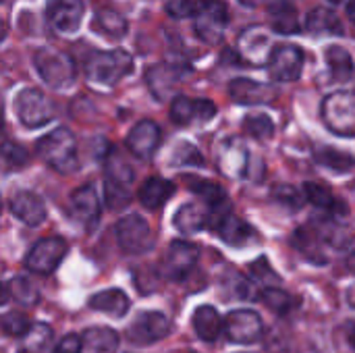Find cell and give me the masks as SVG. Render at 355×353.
Listing matches in <instances>:
<instances>
[{
	"instance_id": "6da1fadb",
	"label": "cell",
	"mask_w": 355,
	"mask_h": 353,
	"mask_svg": "<svg viewBox=\"0 0 355 353\" xmlns=\"http://www.w3.org/2000/svg\"><path fill=\"white\" fill-rule=\"evenodd\" d=\"M83 71L87 81L96 83V85H106L112 87L116 85L123 77H127L133 71V56L123 50H94L85 62H83Z\"/></svg>"
},
{
	"instance_id": "7a4b0ae2",
	"label": "cell",
	"mask_w": 355,
	"mask_h": 353,
	"mask_svg": "<svg viewBox=\"0 0 355 353\" xmlns=\"http://www.w3.org/2000/svg\"><path fill=\"white\" fill-rule=\"evenodd\" d=\"M37 156L56 173L71 175L79 169L77 156V139L67 127H56L48 135H44L35 146Z\"/></svg>"
},
{
	"instance_id": "3957f363",
	"label": "cell",
	"mask_w": 355,
	"mask_h": 353,
	"mask_svg": "<svg viewBox=\"0 0 355 353\" xmlns=\"http://www.w3.org/2000/svg\"><path fill=\"white\" fill-rule=\"evenodd\" d=\"M33 67H35L37 75L42 77V81L54 89H64V87L73 85L75 77H77L75 60L67 52L50 48V46H42L35 50Z\"/></svg>"
},
{
	"instance_id": "277c9868",
	"label": "cell",
	"mask_w": 355,
	"mask_h": 353,
	"mask_svg": "<svg viewBox=\"0 0 355 353\" xmlns=\"http://www.w3.org/2000/svg\"><path fill=\"white\" fill-rule=\"evenodd\" d=\"M106 177H104V202L110 210L125 208L133 198V169L116 154H106Z\"/></svg>"
},
{
	"instance_id": "5b68a950",
	"label": "cell",
	"mask_w": 355,
	"mask_h": 353,
	"mask_svg": "<svg viewBox=\"0 0 355 353\" xmlns=\"http://www.w3.org/2000/svg\"><path fill=\"white\" fill-rule=\"evenodd\" d=\"M320 117L339 137H355V92H333L322 100Z\"/></svg>"
},
{
	"instance_id": "8992f818",
	"label": "cell",
	"mask_w": 355,
	"mask_h": 353,
	"mask_svg": "<svg viewBox=\"0 0 355 353\" xmlns=\"http://www.w3.org/2000/svg\"><path fill=\"white\" fill-rule=\"evenodd\" d=\"M231 15L229 6L223 0H198V8L193 15V29L198 37L204 44H220L227 27H229Z\"/></svg>"
},
{
	"instance_id": "52a82bcc",
	"label": "cell",
	"mask_w": 355,
	"mask_h": 353,
	"mask_svg": "<svg viewBox=\"0 0 355 353\" xmlns=\"http://www.w3.org/2000/svg\"><path fill=\"white\" fill-rule=\"evenodd\" d=\"M210 231H214L225 243L233 246V248H245L250 243H256L258 241V233L254 231V227H250L245 221H241L231 204H223L218 208H210V225H208Z\"/></svg>"
},
{
	"instance_id": "ba28073f",
	"label": "cell",
	"mask_w": 355,
	"mask_h": 353,
	"mask_svg": "<svg viewBox=\"0 0 355 353\" xmlns=\"http://www.w3.org/2000/svg\"><path fill=\"white\" fill-rule=\"evenodd\" d=\"M272 50H275V42L268 25H248L237 35L235 54L245 64H254V67L268 64Z\"/></svg>"
},
{
	"instance_id": "9c48e42d",
	"label": "cell",
	"mask_w": 355,
	"mask_h": 353,
	"mask_svg": "<svg viewBox=\"0 0 355 353\" xmlns=\"http://www.w3.org/2000/svg\"><path fill=\"white\" fill-rule=\"evenodd\" d=\"M114 233H116V243L125 254L141 256L156 248V235L152 227L146 223V218H141L139 214L123 216L116 223Z\"/></svg>"
},
{
	"instance_id": "30bf717a",
	"label": "cell",
	"mask_w": 355,
	"mask_h": 353,
	"mask_svg": "<svg viewBox=\"0 0 355 353\" xmlns=\"http://www.w3.org/2000/svg\"><path fill=\"white\" fill-rule=\"evenodd\" d=\"M15 112L27 129H40L54 119V104L42 89L23 87L15 98Z\"/></svg>"
},
{
	"instance_id": "8fae6325",
	"label": "cell",
	"mask_w": 355,
	"mask_h": 353,
	"mask_svg": "<svg viewBox=\"0 0 355 353\" xmlns=\"http://www.w3.org/2000/svg\"><path fill=\"white\" fill-rule=\"evenodd\" d=\"M216 162L220 173L231 179H256L254 177V158L250 148L241 137H229L218 146Z\"/></svg>"
},
{
	"instance_id": "7c38bea8",
	"label": "cell",
	"mask_w": 355,
	"mask_h": 353,
	"mask_svg": "<svg viewBox=\"0 0 355 353\" xmlns=\"http://www.w3.org/2000/svg\"><path fill=\"white\" fill-rule=\"evenodd\" d=\"M69 243L62 237H44L25 256V268L35 275H52L64 260Z\"/></svg>"
},
{
	"instance_id": "4fadbf2b",
	"label": "cell",
	"mask_w": 355,
	"mask_h": 353,
	"mask_svg": "<svg viewBox=\"0 0 355 353\" xmlns=\"http://www.w3.org/2000/svg\"><path fill=\"white\" fill-rule=\"evenodd\" d=\"M173 331V322L162 312H141L137 318L129 325L127 337L133 345H152L156 341H162Z\"/></svg>"
},
{
	"instance_id": "5bb4252c",
	"label": "cell",
	"mask_w": 355,
	"mask_h": 353,
	"mask_svg": "<svg viewBox=\"0 0 355 353\" xmlns=\"http://www.w3.org/2000/svg\"><path fill=\"white\" fill-rule=\"evenodd\" d=\"M200 260V250L189 241H173L162 258V275L168 281H185Z\"/></svg>"
},
{
	"instance_id": "9a60e30c",
	"label": "cell",
	"mask_w": 355,
	"mask_h": 353,
	"mask_svg": "<svg viewBox=\"0 0 355 353\" xmlns=\"http://www.w3.org/2000/svg\"><path fill=\"white\" fill-rule=\"evenodd\" d=\"M225 335L231 343L252 345V343H258L262 339L264 322L252 310H233L225 318Z\"/></svg>"
},
{
	"instance_id": "2e32d148",
	"label": "cell",
	"mask_w": 355,
	"mask_h": 353,
	"mask_svg": "<svg viewBox=\"0 0 355 353\" xmlns=\"http://www.w3.org/2000/svg\"><path fill=\"white\" fill-rule=\"evenodd\" d=\"M304 50L293 46V44H277L272 54H270V60H268V73L275 81H295L302 77V71H304Z\"/></svg>"
},
{
	"instance_id": "e0dca14e",
	"label": "cell",
	"mask_w": 355,
	"mask_h": 353,
	"mask_svg": "<svg viewBox=\"0 0 355 353\" xmlns=\"http://www.w3.org/2000/svg\"><path fill=\"white\" fill-rule=\"evenodd\" d=\"M216 104L210 100H193L189 96L177 94L171 100V119L175 125L187 127L196 123H208L216 117Z\"/></svg>"
},
{
	"instance_id": "ac0fdd59",
	"label": "cell",
	"mask_w": 355,
	"mask_h": 353,
	"mask_svg": "<svg viewBox=\"0 0 355 353\" xmlns=\"http://www.w3.org/2000/svg\"><path fill=\"white\" fill-rule=\"evenodd\" d=\"M83 0H48L46 21L56 33H75L83 21Z\"/></svg>"
},
{
	"instance_id": "d6986e66",
	"label": "cell",
	"mask_w": 355,
	"mask_h": 353,
	"mask_svg": "<svg viewBox=\"0 0 355 353\" xmlns=\"http://www.w3.org/2000/svg\"><path fill=\"white\" fill-rule=\"evenodd\" d=\"M69 212L75 221H79L83 227H94L100 221V196L92 183H85L71 191L69 196Z\"/></svg>"
},
{
	"instance_id": "ffe728a7",
	"label": "cell",
	"mask_w": 355,
	"mask_h": 353,
	"mask_svg": "<svg viewBox=\"0 0 355 353\" xmlns=\"http://www.w3.org/2000/svg\"><path fill=\"white\" fill-rule=\"evenodd\" d=\"M162 141V133H160V127L150 121V119H144L139 123L133 125V129L129 131L127 135V148L133 156L141 158V160H150L158 146Z\"/></svg>"
},
{
	"instance_id": "44dd1931",
	"label": "cell",
	"mask_w": 355,
	"mask_h": 353,
	"mask_svg": "<svg viewBox=\"0 0 355 353\" xmlns=\"http://www.w3.org/2000/svg\"><path fill=\"white\" fill-rule=\"evenodd\" d=\"M229 96L237 104L260 106V104H270L277 98V89L248 77H237L229 83Z\"/></svg>"
},
{
	"instance_id": "7402d4cb",
	"label": "cell",
	"mask_w": 355,
	"mask_h": 353,
	"mask_svg": "<svg viewBox=\"0 0 355 353\" xmlns=\"http://www.w3.org/2000/svg\"><path fill=\"white\" fill-rule=\"evenodd\" d=\"M8 206H10V212H12L21 223H25L27 227H40V225H44V221H46V216H48L44 200H42L37 193L29 191V189H19V191H15V193L10 196Z\"/></svg>"
},
{
	"instance_id": "603a6c76",
	"label": "cell",
	"mask_w": 355,
	"mask_h": 353,
	"mask_svg": "<svg viewBox=\"0 0 355 353\" xmlns=\"http://www.w3.org/2000/svg\"><path fill=\"white\" fill-rule=\"evenodd\" d=\"M181 77H183L181 69L175 67L173 62H156L146 71V83L154 94V98L160 102H164L168 96L175 94Z\"/></svg>"
},
{
	"instance_id": "cb8c5ba5",
	"label": "cell",
	"mask_w": 355,
	"mask_h": 353,
	"mask_svg": "<svg viewBox=\"0 0 355 353\" xmlns=\"http://www.w3.org/2000/svg\"><path fill=\"white\" fill-rule=\"evenodd\" d=\"M173 225L181 235H193L200 233L202 229H208L210 225V208L202 202H191L181 206L175 216H173Z\"/></svg>"
},
{
	"instance_id": "d4e9b609",
	"label": "cell",
	"mask_w": 355,
	"mask_h": 353,
	"mask_svg": "<svg viewBox=\"0 0 355 353\" xmlns=\"http://www.w3.org/2000/svg\"><path fill=\"white\" fill-rule=\"evenodd\" d=\"M177 187L173 181L168 179H162V177H150L146 179V183L139 187L137 191V198H139V204L148 210H158L162 208L173 196H175Z\"/></svg>"
},
{
	"instance_id": "484cf974",
	"label": "cell",
	"mask_w": 355,
	"mask_h": 353,
	"mask_svg": "<svg viewBox=\"0 0 355 353\" xmlns=\"http://www.w3.org/2000/svg\"><path fill=\"white\" fill-rule=\"evenodd\" d=\"M304 193H306V200H308L314 208L327 212L331 218H341V216L347 214V206H345L329 187H324V185H320V183H312V181L306 183V185H304Z\"/></svg>"
},
{
	"instance_id": "4316f807",
	"label": "cell",
	"mask_w": 355,
	"mask_h": 353,
	"mask_svg": "<svg viewBox=\"0 0 355 353\" xmlns=\"http://www.w3.org/2000/svg\"><path fill=\"white\" fill-rule=\"evenodd\" d=\"M293 248L308 258L310 262L316 264H324L327 256H324V237L320 235V231L316 227H302L293 233Z\"/></svg>"
},
{
	"instance_id": "83f0119b",
	"label": "cell",
	"mask_w": 355,
	"mask_h": 353,
	"mask_svg": "<svg viewBox=\"0 0 355 353\" xmlns=\"http://www.w3.org/2000/svg\"><path fill=\"white\" fill-rule=\"evenodd\" d=\"M191 322H193L196 335L206 343H214L225 333V320L220 318L218 310L212 306H200L193 312Z\"/></svg>"
},
{
	"instance_id": "f1b7e54d",
	"label": "cell",
	"mask_w": 355,
	"mask_h": 353,
	"mask_svg": "<svg viewBox=\"0 0 355 353\" xmlns=\"http://www.w3.org/2000/svg\"><path fill=\"white\" fill-rule=\"evenodd\" d=\"M54 331L46 322H33L17 345V353H54Z\"/></svg>"
},
{
	"instance_id": "f546056e",
	"label": "cell",
	"mask_w": 355,
	"mask_h": 353,
	"mask_svg": "<svg viewBox=\"0 0 355 353\" xmlns=\"http://www.w3.org/2000/svg\"><path fill=\"white\" fill-rule=\"evenodd\" d=\"M268 17H270V29L281 33V35H295L302 31V25H300V15H297V8L289 2H275L268 6Z\"/></svg>"
},
{
	"instance_id": "4dcf8cb0",
	"label": "cell",
	"mask_w": 355,
	"mask_h": 353,
	"mask_svg": "<svg viewBox=\"0 0 355 353\" xmlns=\"http://www.w3.org/2000/svg\"><path fill=\"white\" fill-rule=\"evenodd\" d=\"M89 308L92 310H98V312H104V314H110V316H116V318H123L129 308H131V302L129 298L121 291V289H104V291H98L89 298Z\"/></svg>"
},
{
	"instance_id": "1f68e13d",
	"label": "cell",
	"mask_w": 355,
	"mask_h": 353,
	"mask_svg": "<svg viewBox=\"0 0 355 353\" xmlns=\"http://www.w3.org/2000/svg\"><path fill=\"white\" fill-rule=\"evenodd\" d=\"M81 339H83V347L94 353H114L119 350V345H121L119 333L108 329V327L85 329Z\"/></svg>"
},
{
	"instance_id": "d6a6232c",
	"label": "cell",
	"mask_w": 355,
	"mask_h": 353,
	"mask_svg": "<svg viewBox=\"0 0 355 353\" xmlns=\"http://www.w3.org/2000/svg\"><path fill=\"white\" fill-rule=\"evenodd\" d=\"M306 29L312 35H343L345 31L341 29V21L331 8L318 6L308 12L306 19Z\"/></svg>"
},
{
	"instance_id": "836d02e7",
	"label": "cell",
	"mask_w": 355,
	"mask_h": 353,
	"mask_svg": "<svg viewBox=\"0 0 355 353\" xmlns=\"http://www.w3.org/2000/svg\"><path fill=\"white\" fill-rule=\"evenodd\" d=\"M10 298H12L17 304L25 306V308H33V306L40 302V291L35 289V285H33L29 279H25V277H15V279H10V281L4 285L2 302H0V304H6Z\"/></svg>"
},
{
	"instance_id": "e575fe53",
	"label": "cell",
	"mask_w": 355,
	"mask_h": 353,
	"mask_svg": "<svg viewBox=\"0 0 355 353\" xmlns=\"http://www.w3.org/2000/svg\"><path fill=\"white\" fill-rule=\"evenodd\" d=\"M324 58H327V67L331 71V77L335 81L343 83V81H349L354 77V58L343 46H329L324 50Z\"/></svg>"
},
{
	"instance_id": "d590c367",
	"label": "cell",
	"mask_w": 355,
	"mask_h": 353,
	"mask_svg": "<svg viewBox=\"0 0 355 353\" xmlns=\"http://www.w3.org/2000/svg\"><path fill=\"white\" fill-rule=\"evenodd\" d=\"M92 27L96 31H100L102 35L106 37H112V40H121L127 31H129V25H127V19L112 10V8H102L96 12L94 21H92Z\"/></svg>"
},
{
	"instance_id": "8d00e7d4",
	"label": "cell",
	"mask_w": 355,
	"mask_h": 353,
	"mask_svg": "<svg viewBox=\"0 0 355 353\" xmlns=\"http://www.w3.org/2000/svg\"><path fill=\"white\" fill-rule=\"evenodd\" d=\"M185 181L189 183V189L193 193L200 196V200L208 206V208H218L223 204L229 202L227 198V191L214 183V181H208V179H196V177H185Z\"/></svg>"
},
{
	"instance_id": "74e56055",
	"label": "cell",
	"mask_w": 355,
	"mask_h": 353,
	"mask_svg": "<svg viewBox=\"0 0 355 353\" xmlns=\"http://www.w3.org/2000/svg\"><path fill=\"white\" fill-rule=\"evenodd\" d=\"M314 160L329 169V171H337V173H347L355 166L354 156L341 152V150H335V148H318L314 150Z\"/></svg>"
},
{
	"instance_id": "f35d334b",
	"label": "cell",
	"mask_w": 355,
	"mask_h": 353,
	"mask_svg": "<svg viewBox=\"0 0 355 353\" xmlns=\"http://www.w3.org/2000/svg\"><path fill=\"white\" fill-rule=\"evenodd\" d=\"M260 300H262V304H264L268 310H272V312L279 314V316H285V314H289V312L295 308L293 295H289V293L283 291L281 287H268V289H264V291L260 293Z\"/></svg>"
},
{
	"instance_id": "ab89813d",
	"label": "cell",
	"mask_w": 355,
	"mask_h": 353,
	"mask_svg": "<svg viewBox=\"0 0 355 353\" xmlns=\"http://www.w3.org/2000/svg\"><path fill=\"white\" fill-rule=\"evenodd\" d=\"M243 129L248 135L256 137V139H270L275 135V123L270 117L266 114H248L243 119Z\"/></svg>"
},
{
	"instance_id": "60d3db41",
	"label": "cell",
	"mask_w": 355,
	"mask_h": 353,
	"mask_svg": "<svg viewBox=\"0 0 355 353\" xmlns=\"http://www.w3.org/2000/svg\"><path fill=\"white\" fill-rule=\"evenodd\" d=\"M250 275H252V279H254L256 283L264 285L266 289H268V287L281 285V277L275 273V268L270 266L268 258H264V256H260L258 260H254V262L250 264Z\"/></svg>"
},
{
	"instance_id": "b9f144b4",
	"label": "cell",
	"mask_w": 355,
	"mask_h": 353,
	"mask_svg": "<svg viewBox=\"0 0 355 353\" xmlns=\"http://www.w3.org/2000/svg\"><path fill=\"white\" fill-rule=\"evenodd\" d=\"M225 289H229V295H233L235 300H254V298H260L258 293H254L252 289V283L239 275V273H231L225 281H223Z\"/></svg>"
},
{
	"instance_id": "7bdbcfd3",
	"label": "cell",
	"mask_w": 355,
	"mask_h": 353,
	"mask_svg": "<svg viewBox=\"0 0 355 353\" xmlns=\"http://www.w3.org/2000/svg\"><path fill=\"white\" fill-rule=\"evenodd\" d=\"M2 162L6 171H15L21 169L29 162V154L23 146L15 144V141H4L2 146Z\"/></svg>"
},
{
	"instance_id": "ee69618b",
	"label": "cell",
	"mask_w": 355,
	"mask_h": 353,
	"mask_svg": "<svg viewBox=\"0 0 355 353\" xmlns=\"http://www.w3.org/2000/svg\"><path fill=\"white\" fill-rule=\"evenodd\" d=\"M272 198L279 202V204H283L285 208H289V210H300L302 206H304V198H306V193L304 191H300L297 187H293V185H277L275 187V191H272Z\"/></svg>"
},
{
	"instance_id": "f6af8a7d",
	"label": "cell",
	"mask_w": 355,
	"mask_h": 353,
	"mask_svg": "<svg viewBox=\"0 0 355 353\" xmlns=\"http://www.w3.org/2000/svg\"><path fill=\"white\" fill-rule=\"evenodd\" d=\"M31 329V322L27 320L25 314L21 312H6L2 316V331L6 337H17L21 339L27 331Z\"/></svg>"
},
{
	"instance_id": "bcb514c9",
	"label": "cell",
	"mask_w": 355,
	"mask_h": 353,
	"mask_svg": "<svg viewBox=\"0 0 355 353\" xmlns=\"http://www.w3.org/2000/svg\"><path fill=\"white\" fill-rule=\"evenodd\" d=\"M198 8L196 0H166L164 10L168 17L173 19H185V17H193Z\"/></svg>"
},
{
	"instance_id": "7dc6e473",
	"label": "cell",
	"mask_w": 355,
	"mask_h": 353,
	"mask_svg": "<svg viewBox=\"0 0 355 353\" xmlns=\"http://www.w3.org/2000/svg\"><path fill=\"white\" fill-rule=\"evenodd\" d=\"M173 162H175V164L187 166V164H202L204 158H202V154H200L191 144H185V141H183V144H179V146L175 148Z\"/></svg>"
},
{
	"instance_id": "c3c4849f",
	"label": "cell",
	"mask_w": 355,
	"mask_h": 353,
	"mask_svg": "<svg viewBox=\"0 0 355 353\" xmlns=\"http://www.w3.org/2000/svg\"><path fill=\"white\" fill-rule=\"evenodd\" d=\"M83 350V339H81V335H67L58 345H56V350L54 353H81Z\"/></svg>"
},
{
	"instance_id": "681fc988",
	"label": "cell",
	"mask_w": 355,
	"mask_h": 353,
	"mask_svg": "<svg viewBox=\"0 0 355 353\" xmlns=\"http://www.w3.org/2000/svg\"><path fill=\"white\" fill-rule=\"evenodd\" d=\"M345 10H347V17L352 19V23H355V0H347Z\"/></svg>"
},
{
	"instance_id": "f907efd6",
	"label": "cell",
	"mask_w": 355,
	"mask_h": 353,
	"mask_svg": "<svg viewBox=\"0 0 355 353\" xmlns=\"http://www.w3.org/2000/svg\"><path fill=\"white\" fill-rule=\"evenodd\" d=\"M239 2H243V4H248V6H258V4H262L264 0H239Z\"/></svg>"
},
{
	"instance_id": "816d5d0a",
	"label": "cell",
	"mask_w": 355,
	"mask_h": 353,
	"mask_svg": "<svg viewBox=\"0 0 355 353\" xmlns=\"http://www.w3.org/2000/svg\"><path fill=\"white\" fill-rule=\"evenodd\" d=\"M349 341H352V345L355 347V327H354V331H352V337H349Z\"/></svg>"
},
{
	"instance_id": "f5cc1de1",
	"label": "cell",
	"mask_w": 355,
	"mask_h": 353,
	"mask_svg": "<svg viewBox=\"0 0 355 353\" xmlns=\"http://www.w3.org/2000/svg\"><path fill=\"white\" fill-rule=\"evenodd\" d=\"M331 2H341V0H331Z\"/></svg>"
}]
</instances>
